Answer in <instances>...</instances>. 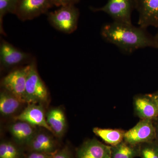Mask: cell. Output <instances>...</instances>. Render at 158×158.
<instances>
[{
  "label": "cell",
  "instance_id": "6da1fadb",
  "mask_svg": "<svg viewBox=\"0 0 158 158\" xmlns=\"http://www.w3.org/2000/svg\"><path fill=\"white\" fill-rule=\"evenodd\" d=\"M101 34L105 40L126 52L145 48H156L154 37H151L144 28L137 27L132 24L113 21L104 26Z\"/></svg>",
  "mask_w": 158,
  "mask_h": 158
},
{
  "label": "cell",
  "instance_id": "7a4b0ae2",
  "mask_svg": "<svg viewBox=\"0 0 158 158\" xmlns=\"http://www.w3.org/2000/svg\"><path fill=\"white\" fill-rule=\"evenodd\" d=\"M30 64L26 85V103L39 104L45 106L48 103V90L40 76L35 61Z\"/></svg>",
  "mask_w": 158,
  "mask_h": 158
},
{
  "label": "cell",
  "instance_id": "3957f363",
  "mask_svg": "<svg viewBox=\"0 0 158 158\" xmlns=\"http://www.w3.org/2000/svg\"><path fill=\"white\" fill-rule=\"evenodd\" d=\"M80 15L79 9L74 5L62 6L48 14V20L57 30L70 34L77 28Z\"/></svg>",
  "mask_w": 158,
  "mask_h": 158
},
{
  "label": "cell",
  "instance_id": "277c9868",
  "mask_svg": "<svg viewBox=\"0 0 158 158\" xmlns=\"http://www.w3.org/2000/svg\"><path fill=\"white\" fill-rule=\"evenodd\" d=\"M30 64L11 71L1 81L2 88L9 91L26 104L25 90Z\"/></svg>",
  "mask_w": 158,
  "mask_h": 158
},
{
  "label": "cell",
  "instance_id": "5b68a950",
  "mask_svg": "<svg viewBox=\"0 0 158 158\" xmlns=\"http://www.w3.org/2000/svg\"><path fill=\"white\" fill-rule=\"evenodd\" d=\"M134 7L133 0H108L104 6L92 10L105 12L113 19V21L132 24L131 15Z\"/></svg>",
  "mask_w": 158,
  "mask_h": 158
},
{
  "label": "cell",
  "instance_id": "8992f818",
  "mask_svg": "<svg viewBox=\"0 0 158 158\" xmlns=\"http://www.w3.org/2000/svg\"><path fill=\"white\" fill-rule=\"evenodd\" d=\"M156 138V129L153 121L140 119L134 127L126 131L124 141L129 144L139 145L153 142Z\"/></svg>",
  "mask_w": 158,
  "mask_h": 158
},
{
  "label": "cell",
  "instance_id": "52a82bcc",
  "mask_svg": "<svg viewBox=\"0 0 158 158\" xmlns=\"http://www.w3.org/2000/svg\"><path fill=\"white\" fill-rule=\"evenodd\" d=\"M54 6L52 0H18L15 15L23 21L34 19Z\"/></svg>",
  "mask_w": 158,
  "mask_h": 158
},
{
  "label": "cell",
  "instance_id": "ba28073f",
  "mask_svg": "<svg viewBox=\"0 0 158 158\" xmlns=\"http://www.w3.org/2000/svg\"><path fill=\"white\" fill-rule=\"evenodd\" d=\"M135 116L140 119L153 121L158 118V106L152 94H138L133 98Z\"/></svg>",
  "mask_w": 158,
  "mask_h": 158
},
{
  "label": "cell",
  "instance_id": "9c48e42d",
  "mask_svg": "<svg viewBox=\"0 0 158 158\" xmlns=\"http://www.w3.org/2000/svg\"><path fill=\"white\" fill-rule=\"evenodd\" d=\"M139 14L138 24L145 29L148 27L158 28V0H134Z\"/></svg>",
  "mask_w": 158,
  "mask_h": 158
},
{
  "label": "cell",
  "instance_id": "30bf717a",
  "mask_svg": "<svg viewBox=\"0 0 158 158\" xmlns=\"http://www.w3.org/2000/svg\"><path fill=\"white\" fill-rule=\"evenodd\" d=\"M44 106L39 104H27L21 113L15 116V120L26 122L38 127L43 128L53 133L46 120Z\"/></svg>",
  "mask_w": 158,
  "mask_h": 158
},
{
  "label": "cell",
  "instance_id": "8fae6325",
  "mask_svg": "<svg viewBox=\"0 0 158 158\" xmlns=\"http://www.w3.org/2000/svg\"><path fill=\"white\" fill-rule=\"evenodd\" d=\"M53 134L42 128L38 129L25 149L29 152L44 153L56 152L59 149V143ZM56 137V136H55Z\"/></svg>",
  "mask_w": 158,
  "mask_h": 158
},
{
  "label": "cell",
  "instance_id": "7c38bea8",
  "mask_svg": "<svg viewBox=\"0 0 158 158\" xmlns=\"http://www.w3.org/2000/svg\"><path fill=\"white\" fill-rule=\"evenodd\" d=\"M30 54L19 49L9 43L2 40L0 45L1 67L9 69L21 65L31 59Z\"/></svg>",
  "mask_w": 158,
  "mask_h": 158
},
{
  "label": "cell",
  "instance_id": "4fadbf2b",
  "mask_svg": "<svg viewBox=\"0 0 158 158\" xmlns=\"http://www.w3.org/2000/svg\"><path fill=\"white\" fill-rule=\"evenodd\" d=\"M111 146L96 138L84 141L77 150L76 158H111Z\"/></svg>",
  "mask_w": 158,
  "mask_h": 158
},
{
  "label": "cell",
  "instance_id": "5bb4252c",
  "mask_svg": "<svg viewBox=\"0 0 158 158\" xmlns=\"http://www.w3.org/2000/svg\"><path fill=\"white\" fill-rule=\"evenodd\" d=\"M38 129L26 122L15 120L8 127L13 141L25 149L34 138Z\"/></svg>",
  "mask_w": 158,
  "mask_h": 158
},
{
  "label": "cell",
  "instance_id": "9a60e30c",
  "mask_svg": "<svg viewBox=\"0 0 158 158\" xmlns=\"http://www.w3.org/2000/svg\"><path fill=\"white\" fill-rule=\"evenodd\" d=\"M47 122L57 138H62L67 127V120L64 110L61 107L51 108L46 114Z\"/></svg>",
  "mask_w": 158,
  "mask_h": 158
},
{
  "label": "cell",
  "instance_id": "2e32d148",
  "mask_svg": "<svg viewBox=\"0 0 158 158\" xmlns=\"http://www.w3.org/2000/svg\"><path fill=\"white\" fill-rule=\"evenodd\" d=\"M25 104L12 94L2 88L0 92V113L3 116L15 115Z\"/></svg>",
  "mask_w": 158,
  "mask_h": 158
},
{
  "label": "cell",
  "instance_id": "e0dca14e",
  "mask_svg": "<svg viewBox=\"0 0 158 158\" xmlns=\"http://www.w3.org/2000/svg\"><path fill=\"white\" fill-rule=\"evenodd\" d=\"M126 131L120 129L102 128L95 127L93 129L94 135L99 137L105 143L114 146L124 141Z\"/></svg>",
  "mask_w": 158,
  "mask_h": 158
},
{
  "label": "cell",
  "instance_id": "ac0fdd59",
  "mask_svg": "<svg viewBox=\"0 0 158 158\" xmlns=\"http://www.w3.org/2000/svg\"><path fill=\"white\" fill-rule=\"evenodd\" d=\"M140 144L135 145L123 141L111 146V158H135L139 156Z\"/></svg>",
  "mask_w": 158,
  "mask_h": 158
},
{
  "label": "cell",
  "instance_id": "d6986e66",
  "mask_svg": "<svg viewBox=\"0 0 158 158\" xmlns=\"http://www.w3.org/2000/svg\"><path fill=\"white\" fill-rule=\"evenodd\" d=\"M23 149L14 141L2 140L0 144V158H23Z\"/></svg>",
  "mask_w": 158,
  "mask_h": 158
},
{
  "label": "cell",
  "instance_id": "ffe728a7",
  "mask_svg": "<svg viewBox=\"0 0 158 158\" xmlns=\"http://www.w3.org/2000/svg\"><path fill=\"white\" fill-rule=\"evenodd\" d=\"M18 0H0V31L5 34L3 30V19L8 13L15 14Z\"/></svg>",
  "mask_w": 158,
  "mask_h": 158
},
{
  "label": "cell",
  "instance_id": "44dd1931",
  "mask_svg": "<svg viewBox=\"0 0 158 158\" xmlns=\"http://www.w3.org/2000/svg\"><path fill=\"white\" fill-rule=\"evenodd\" d=\"M153 142L140 144L139 157L141 158H158V147Z\"/></svg>",
  "mask_w": 158,
  "mask_h": 158
},
{
  "label": "cell",
  "instance_id": "7402d4cb",
  "mask_svg": "<svg viewBox=\"0 0 158 158\" xmlns=\"http://www.w3.org/2000/svg\"><path fill=\"white\" fill-rule=\"evenodd\" d=\"M52 158H73V154L70 147L66 145L59 148L55 153Z\"/></svg>",
  "mask_w": 158,
  "mask_h": 158
},
{
  "label": "cell",
  "instance_id": "603a6c76",
  "mask_svg": "<svg viewBox=\"0 0 158 158\" xmlns=\"http://www.w3.org/2000/svg\"><path fill=\"white\" fill-rule=\"evenodd\" d=\"M56 152L48 153L37 152H29L25 158H52Z\"/></svg>",
  "mask_w": 158,
  "mask_h": 158
},
{
  "label": "cell",
  "instance_id": "cb8c5ba5",
  "mask_svg": "<svg viewBox=\"0 0 158 158\" xmlns=\"http://www.w3.org/2000/svg\"><path fill=\"white\" fill-rule=\"evenodd\" d=\"M54 6H62L75 5L80 0H52Z\"/></svg>",
  "mask_w": 158,
  "mask_h": 158
},
{
  "label": "cell",
  "instance_id": "d4e9b609",
  "mask_svg": "<svg viewBox=\"0 0 158 158\" xmlns=\"http://www.w3.org/2000/svg\"><path fill=\"white\" fill-rule=\"evenodd\" d=\"M155 127L156 133V138L158 141V118L156 120L153 121Z\"/></svg>",
  "mask_w": 158,
  "mask_h": 158
},
{
  "label": "cell",
  "instance_id": "484cf974",
  "mask_svg": "<svg viewBox=\"0 0 158 158\" xmlns=\"http://www.w3.org/2000/svg\"><path fill=\"white\" fill-rule=\"evenodd\" d=\"M154 39L155 43L156 48H158V31L155 37H154Z\"/></svg>",
  "mask_w": 158,
  "mask_h": 158
},
{
  "label": "cell",
  "instance_id": "4316f807",
  "mask_svg": "<svg viewBox=\"0 0 158 158\" xmlns=\"http://www.w3.org/2000/svg\"><path fill=\"white\" fill-rule=\"evenodd\" d=\"M152 95L154 98L155 99L156 102L158 106V91H157L156 93L152 94Z\"/></svg>",
  "mask_w": 158,
  "mask_h": 158
}]
</instances>
